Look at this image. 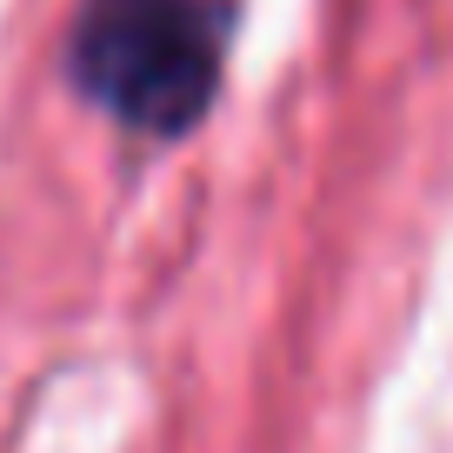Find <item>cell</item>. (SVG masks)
Wrapping results in <instances>:
<instances>
[{"label": "cell", "mask_w": 453, "mask_h": 453, "mask_svg": "<svg viewBox=\"0 0 453 453\" xmlns=\"http://www.w3.org/2000/svg\"><path fill=\"white\" fill-rule=\"evenodd\" d=\"M226 14L220 0H87L73 20V81L120 127L173 141L220 87Z\"/></svg>", "instance_id": "obj_1"}]
</instances>
